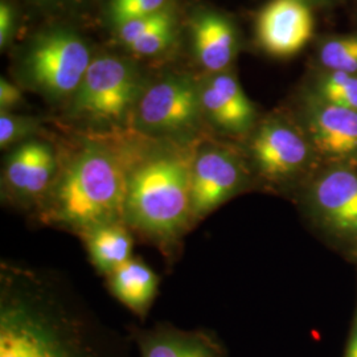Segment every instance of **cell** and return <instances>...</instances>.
I'll return each mask as SVG.
<instances>
[{
	"label": "cell",
	"mask_w": 357,
	"mask_h": 357,
	"mask_svg": "<svg viewBox=\"0 0 357 357\" xmlns=\"http://www.w3.org/2000/svg\"><path fill=\"white\" fill-rule=\"evenodd\" d=\"M132 347L59 274L1 262L0 357H134Z\"/></svg>",
	"instance_id": "cell-1"
},
{
	"label": "cell",
	"mask_w": 357,
	"mask_h": 357,
	"mask_svg": "<svg viewBox=\"0 0 357 357\" xmlns=\"http://www.w3.org/2000/svg\"><path fill=\"white\" fill-rule=\"evenodd\" d=\"M134 144L84 141L60 167L51 191L32 215L38 224L79 236L93 227L123 221Z\"/></svg>",
	"instance_id": "cell-2"
},
{
	"label": "cell",
	"mask_w": 357,
	"mask_h": 357,
	"mask_svg": "<svg viewBox=\"0 0 357 357\" xmlns=\"http://www.w3.org/2000/svg\"><path fill=\"white\" fill-rule=\"evenodd\" d=\"M191 159L188 149L134 144L128 166L123 221L168 261L193 229Z\"/></svg>",
	"instance_id": "cell-3"
},
{
	"label": "cell",
	"mask_w": 357,
	"mask_h": 357,
	"mask_svg": "<svg viewBox=\"0 0 357 357\" xmlns=\"http://www.w3.org/2000/svg\"><path fill=\"white\" fill-rule=\"evenodd\" d=\"M141 94L137 76L125 61L98 57L91 61L73 96L69 115L90 126H121L132 116Z\"/></svg>",
	"instance_id": "cell-4"
},
{
	"label": "cell",
	"mask_w": 357,
	"mask_h": 357,
	"mask_svg": "<svg viewBox=\"0 0 357 357\" xmlns=\"http://www.w3.org/2000/svg\"><path fill=\"white\" fill-rule=\"evenodd\" d=\"M312 150L307 134L282 118H270L249 142L252 172L270 191H289L308 171Z\"/></svg>",
	"instance_id": "cell-5"
},
{
	"label": "cell",
	"mask_w": 357,
	"mask_h": 357,
	"mask_svg": "<svg viewBox=\"0 0 357 357\" xmlns=\"http://www.w3.org/2000/svg\"><path fill=\"white\" fill-rule=\"evenodd\" d=\"M255 178L252 168L229 147L203 143L192 150L191 215L193 228L243 192Z\"/></svg>",
	"instance_id": "cell-6"
},
{
	"label": "cell",
	"mask_w": 357,
	"mask_h": 357,
	"mask_svg": "<svg viewBox=\"0 0 357 357\" xmlns=\"http://www.w3.org/2000/svg\"><path fill=\"white\" fill-rule=\"evenodd\" d=\"M134 126L151 137H180L197 130L202 119L200 88L188 78H168L144 90L132 113Z\"/></svg>",
	"instance_id": "cell-7"
},
{
	"label": "cell",
	"mask_w": 357,
	"mask_h": 357,
	"mask_svg": "<svg viewBox=\"0 0 357 357\" xmlns=\"http://www.w3.org/2000/svg\"><path fill=\"white\" fill-rule=\"evenodd\" d=\"M89 48L75 33L54 31L38 40L26 66L38 89L54 100L75 96L91 64Z\"/></svg>",
	"instance_id": "cell-8"
},
{
	"label": "cell",
	"mask_w": 357,
	"mask_h": 357,
	"mask_svg": "<svg viewBox=\"0 0 357 357\" xmlns=\"http://www.w3.org/2000/svg\"><path fill=\"white\" fill-rule=\"evenodd\" d=\"M59 167V155L48 142L31 139L13 147L1 171L3 204L33 215L51 191Z\"/></svg>",
	"instance_id": "cell-9"
},
{
	"label": "cell",
	"mask_w": 357,
	"mask_h": 357,
	"mask_svg": "<svg viewBox=\"0 0 357 357\" xmlns=\"http://www.w3.org/2000/svg\"><path fill=\"white\" fill-rule=\"evenodd\" d=\"M314 217L335 236L357 240V172L345 166L321 172L306 190Z\"/></svg>",
	"instance_id": "cell-10"
},
{
	"label": "cell",
	"mask_w": 357,
	"mask_h": 357,
	"mask_svg": "<svg viewBox=\"0 0 357 357\" xmlns=\"http://www.w3.org/2000/svg\"><path fill=\"white\" fill-rule=\"evenodd\" d=\"M128 333L138 357H229L225 343L208 328L185 330L159 321L150 328L131 324Z\"/></svg>",
	"instance_id": "cell-11"
},
{
	"label": "cell",
	"mask_w": 357,
	"mask_h": 357,
	"mask_svg": "<svg viewBox=\"0 0 357 357\" xmlns=\"http://www.w3.org/2000/svg\"><path fill=\"white\" fill-rule=\"evenodd\" d=\"M314 16L303 0H270L257 17V38L265 51L290 57L312 38Z\"/></svg>",
	"instance_id": "cell-12"
},
{
	"label": "cell",
	"mask_w": 357,
	"mask_h": 357,
	"mask_svg": "<svg viewBox=\"0 0 357 357\" xmlns=\"http://www.w3.org/2000/svg\"><path fill=\"white\" fill-rule=\"evenodd\" d=\"M306 134L318 153L332 159L357 158V112L321 100L315 93L305 106Z\"/></svg>",
	"instance_id": "cell-13"
},
{
	"label": "cell",
	"mask_w": 357,
	"mask_h": 357,
	"mask_svg": "<svg viewBox=\"0 0 357 357\" xmlns=\"http://www.w3.org/2000/svg\"><path fill=\"white\" fill-rule=\"evenodd\" d=\"M203 119L228 135H245L255 126L257 110L237 78L212 77L200 88Z\"/></svg>",
	"instance_id": "cell-14"
},
{
	"label": "cell",
	"mask_w": 357,
	"mask_h": 357,
	"mask_svg": "<svg viewBox=\"0 0 357 357\" xmlns=\"http://www.w3.org/2000/svg\"><path fill=\"white\" fill-rule=\"evenodd\" d=\"M109 291L137 318L146 319L159 290V275L141 258H131L106 277Z\"/></svg>",
	"instance_id": "cell-15"
},
{
	"label": "cell",
	"mask_w": 357,
	"mask_h": 357,
	"mask_svg": "<svg viewBox=\"0 0 357 357\" xmlns=\"http://www.w3.org/2000/svg\"><path fill=\"white\" fill-rule=\"evenodd\" d=\"M78 237L88 252L90 264L105 278L132 258L135 234L125 221L93 227Z\"/></svg>",
	"instance_id": "cell-16"
},
{
	"label": "cell",
	"mask_w": 357,
	"mask_h": 357,
	"mask_svg": "<svg viewBox=\"0 0 357 357\" xmlns=\"http://www.w3.org/2000/svg\"><path fill=\"white\" fill-rule=\"evenodd\" d=\"M195 50L200 64L211 72H222L229 66L237 51L234 28L216 13H205L192 26Z\"/></svg>",
	"instance_id": "cell-17"
},
{
	"label": "cell",
	"mask_w": 357,
	"mask_h": 357,
	"mask_svg": "<svg viewBox=\"0 0 357 357\" xmlns=\"http://www.w3.org/2000/svg\"><path fill=\"white\" fill-rule=\"evenodd\" d=\"M119 38L139 56H153L167 50L175 38V19L168 10L116 26Z\"/></svg>",
	"instance_id": "cell-18"
},
{
	"label": "cell",
	"mask_w": 357,
	"mask_h": 357,
	"mask_svg": "<svg viewBox=\"0 0 357 357\" xmlns=\"http://www.w3.org/2000/svg\"><path fill=\"white\" fill-rule=\"evenodd\" d=\"M315 94L327 102L357 112V75L328 70L320 77Z\"/></svg>",
	"instance_id": "cell-19"
},
{
	"label": "cell",
	"mask_w": 357,
	"mask_h": 357,
	"mask_svg": "<svg viewBox=\"0 0 357 357\" xmlns=\"http://www.w3.org/2000/svg\"><path fill=\"white\" fill-rule=\"evenodd\" d=\"M319 60L328 70L357 75V33L324 40Z\"/></svg>",
	"instance_id": "cell-20"
},
{
	"label": "cell",
	"mask_w": 357,
	"mask_h": 357,
	"mask_svg": "<svg viewBox=\"0 0 357 357\" xmlns=\"http://www.w3.org/2000/svg\"><path fill=\"white\" fill-rule=\"evenodd\" d=\"M40 122L32 116L1 113L0 114V147L6 150L13 146H19L24 142L35 139L40 131Z\"/></svg>",
	"instance_id": "cell-21"
},
{
	"label": "cell",
	"mask_w": 357,
	"mask_h": 357,
	"mask_svg": "<svg viewBox=\"0 0 357 357\" xmlns=\"http://www.w3.org/2000/svg\"><path fill=\"white\" fill-rule=\"evenodd\" d=\"M168 0H112L109 13L115 26L167 10Z\"/></svg>",
	"instance_id": "cell-22"
},
{
	"label": "cell",
	"mask_w": 357,
	"mask_h": 357,
	"mask_svg": "<svg viewBox=\"0 0 357 357\" xmlns=\"http://www.w3.org/2000/svg\"><path fill=\"white\" fill-rule=\"evenodd\" d=\"M23 102L22 91L8 79H0V110L1 113H13Z\"/></svg>",
	"instance_id": "cell-23"
},
{
	"label": "cell",
	"mask_w": 357,
	"mask_h": 357,
	"mask_svg": "<svg viewBox=\"0 0 357 357\" xmlns=\"http://www.w3.org/2000/svg\"><path fill=\"white\" fill-rule=\"evenodd\" d=\"M15 26V13L13 7L7 1H1L0 4V45L4 48L13 36Z\"/></svg>",
	"instance_id": "cell-24"
},
{
	"label": "cell",
	"mask_w": 357,
	"mask_h": 357,
	"mask_svg": "<svg viewBox=\"0 0 357 357\" xmlns=\"http://www.w3.org/2000/svg\"><path fill=\"white\" fill-rule=\"evenodd\" d=\"M344 357H357V312L356 317H355V321H354L352 333H351L348 345L345 348Z\"/></svg>",
	"instance_id": "cell-25"
},
{
	"label": "cell",
	"mask_w": 357,
	"mask_h": 357,
	"mask_svg": "<svg viewBox=\"0 0 357 357\" xmlns=\"http://www.w3.org/2000/svg\"><path fill=\"white\" fill-rule=\"evenodd\" d=\"M303 1H306L307 3V0H303ZM312 1H324V0H312Z\"/></svg>",
	"instance_id": "cell-26"
}]
</instances>
